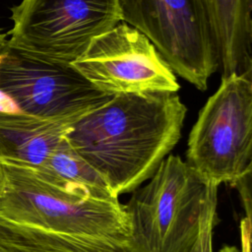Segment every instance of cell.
<instances>
[{
  "label": "cell",
  "instance_id": "1",
  "mask_svg": "<svg viewBox=\"0 0 252 252\" xmlns=\"http://www.w3.org/2000/svg\"><path fill=\"white\" fill-rule=\"evenodd\" d=\"M186 112L176 93L116 94L79 117L65 137L119 198L147 181L176 146Z\"/></svg>",
  "mask_w": 252,
  "mask_h": 252
},
{
  "label": "cell",
  "instance_id": "2",
  "mask_svg": "<svg viewBox=\"0 0 252 252\" xmlns=\"http://www.w3.org/2000/svg\"><path fill=\"white\" fill-rule=\"evenodd\" d=\"M0 211L52 232L129 241V221L119 198L97 199L69 190L37 167L5 158H0Z\"/></svg>",
  "mask_w": 252,
  "mask_h": 252
},
{
  "label": "cell",
  "instance_id": "3",
  "mask_svg": "<svg viewBox=\"0 0 252 252\" xmlns=\"http://www.w3.org/2000/svg\"><path fill=\"white\" fill-rule=\"evenodd\" d=\"M148 180L123 205L130 245L136 252H193L212 184L174 155L165 157Z\"/></svg>",
  "mask_w": 252,
  "mask_h": 252
},
{
  "label": "cell",
  "instance_id": "4",
  "mask_svg": "<svg viewBox=\"0 0 252 252\" xmlns=\"http://www.w3.org/2000/svg\"><path fill=\"white\" fill-rule=\"evenodd\" d=\"M185 161L218 187L251 173L252 74L221 77L190 131Z\"/></svg>",
  "mask_w": 252,
  "mask_h": 252
},
{
  "label": "cell",
  "instance_id": "5",
  "mask_svg": "<svg viewBox=\"0 0 252 252\" xmlns=\"http://www.w3.org/2000/svg\"><path fill=\"white\" fill-rule=\"evenodd\" d=\"M11 12L9 48L65 64L122 22L119 0H22Z\"/></svg>",
  "mask_w": 252,
  "mask_h": 252
},
{
  "label": "cell",
  "instance_id": "6",
  "mask_svg": "<svg viewBox=\"0 0 252 252\" xmlns=\"http://www.w3.org/2000/svg\"><path fill=\"white\" fill-rule=\"evenodd\" d=\"M122 22L145 34L174 74L208 89L219 56L203 0H119Z\"/></svg>",
  "mask_w": 252,
  "mask_h": 252
},
{
  "label": "cell",
  "instance_id": "7",
  "mask_svg": "<svg viewBox=\"0 0 252 252\" xmlns=\"http://www.w3.org/2000/svg\"><path fill=\"white\" fill-rule=\"evenodd\" d=\"M0 91L21 112L75 122L112 96L96 90L72 64L37 58L9 48L0 64Z\"/></svg>",
  "mask_w": 252,
  "mask_h": 252
},
{
  "label": "cell",
  "instance_id": "8",
  "mask_svg": "<svg viewBox=\"0 0 252 252\" xmlns=\"http://www.w3.org/2000/svg\"><path fill=\"white\" fill-rule=\"evenodd\" d=\"M72 66L96 90L109 95L176 93V76L150 39L120 22L94 37Z\"/></svg>",
  "mask_w": 252,
  "mask_h": 252
},
{
  "label": "cell",
  "instance_id": "9",
  "mask_svg": "<svg viewBox=\"0 0 252 252\" xmlns=\"http://www.w3.org/2000/svg\"><path fill=\"white\" fill-rule=\"evenodd\" d=\"M73 122L0 112V158L41 166Z\"/></svg>",
  "mask_w": 252,
  "mask_h": 252
},
{
  "label": "cell",
  "instance_id": "10",
  "mask_svg": "<svg viewBox=\"0 0 252 252\" xmlns=\"http://www.w3.org/2000/svg\"><path fill=\"white\" fill-rule=\"evenodd\" d=\"M219 59L237 64L252 54V0H203Z\"/></svg>",
  "mask_w": 252,
  "mask_h": 252
},
{
  "label": "cell",
  "instance_id": "11",
  "mask_svg": "<svg viewBox=\"0 0 252 252\" xmlns=\"http://www.w3.org/2000/svg\"><path fill=\"white\" fill-rule=\"evenodd\" d=\"M37 168L49 180L69 190L97 199L118 198L105 180L72 148L66 137Z\"/></svg>",
  "mask_w": 252,
  "mask_h": 252
},
{
  "label": "cell",
  "instance_id": "12",
  "mask_svg": "<svg viewBox=\"0 0 252 252\" xmlns=\"http://www.w3.org/2000/svg\"><path fill=\"white\" fill-rule=\"evenodd\" d=\"M218 186L212 185L202 214L201 233L199 241V252H214L213 251V234L214 228L218 223Z\"/></svg>",
  "mask_w": 252,
  "mask_h": 252
},
{
  "label": "cell",
  "instance_id": "13",
  "mask_svg": "<svg viewBox=\"0 0 252 252\" xmlns=\"http://www.w3.org/2000/svg\"><path fill=\"white\" fill-rule=\"evenodd\" d=\"M241 233V250L235 246H223L220 252H250V234H251V220L244 218L240 222Z\"/></svg>",
  "mask_w": 252,
  "mask_h": 252
},
{
  "label": "cell",
  "instance_id": "14",
  "mask_svg": "<svg viewBox=\"0 0 252 252\" xmlns=\"http://www.w3.org/2000/svg\"><path fill=\"white\" fill-rule=\"evenodd\" d=\"M250 178L251 173L245 175L238 181H236L232 186L236 187L240 193V196L243 200L244 210L246 212L247 219L251 220V199H250Z\"/></svg>",
  "mask_w": 252,
  "mask_h": 252
},
{
  "label": "cell",
  "instance_id": "15",
  "mask_svg": "<svg viewBox=\"0 0 252 252\" xmlns=\"http://www.w3.org/2000/svg\"><path fill=\"white\" fill-rule=\"evenodd\" d=\"M0 112L15 113L20 112V109L16 105L15 101L5 93L0 91Z\"/></svg>",
  "mask_w": 252,
  "mask_h": 252
},
{
  "label": "cell",
  "instance_id": "16",
  "mask_svg": "<svg viewBox=\"0 0 252 252\" xmlns=\"http://www.w3.org/2000/svg\"><path fill=\"white\" fill-rule=\"evenodd\" d=\"M8 49V40L6 36L0 32V55Z\"/></svg>",
  "mask_w": 252,
  "mask_h": 252
},
{
  "label": "cell",
  "instance_id": "17",
  "mask_svg": "<svg viewBox=\"0 0 252 252\" xmlns=\"http://www.w3.org/2000/svg\"><path fill=\"white\" fill-rule=\"evenodd\" d=\"M193 252H199V246H198V247H197Z\"/></svg>",
  "mask_w": 252,
  "mask_h": 252
}]
</instances>
